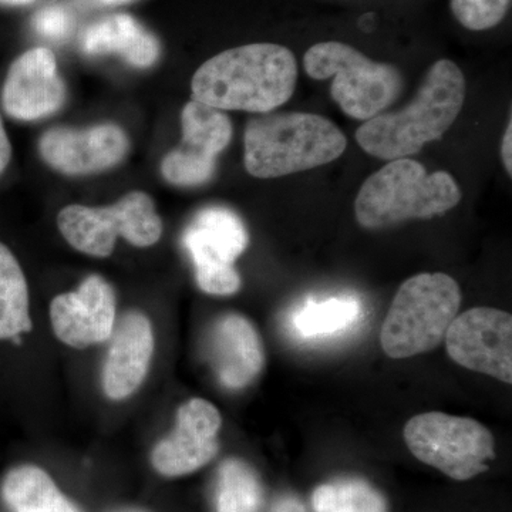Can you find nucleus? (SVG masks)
Instances as JSON below:
<instances>
[{
	"mask_svg": "<svg viewBox=\"0 0 512 512\" xmlns=\"http://www.w3.org/2000/svg\"><path fill=\"white\" fill-rule=\"evenodd\" d=\"M298 62L288 47L252 43L225 50L192 77V100L218 110L271 113L291 99Z\"/></svg>",
	"mask_w": 512,
	"mask_h": 512,
	"instance_id": "f257e3e1",
	"label": "nucleus"
},
{
	"mask_svg": "<svg viewBox=\"0 0 512 512\" xmlns=\"http://www.w3.org/2000/svg\"><path fill=\"white\" fill-rule=\"evenodd\" d=\"M466 99V79L451 60H439L424 76L412 103L394 113H380L356 130L363 151L380 160L419 153L453 126Z\"/></svg>",
	"mask_w": 512,
	"mask_h": 512,
	"instance_id": "f03ea898",
	"label": "nucleus"
},
{
	"mask_svg": "<svg viewBox=\"0 0 512 512\" xmlns=\"http://www.w3.org/2000/svg\"><path fill=\"white\" fill-rule=\"evenodd\" d=\"M245 170L256 178H279L338 160L345 134L313 113H266L248 121L244 136Z\"/></svg>",
	"mask_w": 512,
	"mask_h": 512,
	"instance_id": "7ed1b4c3",
	"label": "nucleus"
},
{
	"mask_svg": "<svg viewBox=\"0 0 512 512\" xmlns=\"http://www.w3.org/2000/svg\"><path fill=\"white\" fill-rule=\"evenodd\" d=\"M460 187L446 171L427 173L410 158L384 165L360 187L356 221L366 229H382L412 220H430L453 210L461 201Z\"/></svg>",
	"mask_w": 512,
	"mask_h": 512,
	"instance_id": "20e7f679",
	"label": "nucleus"
},
{
	"mask_svg": "<svg viewBox=\"0 0 512 512\" xmlns=\"http://www.w3.org/2000/svg\"><path fill=\"white\" fill-rule=\"evenodd\" d=\"M461 306L457 282L443 272L412 276L400 285L380 332L383 352L407 359L431 352L446 338Z\"/></svg>",
	"mask_w": 512,
	"mask_h": 512,
	"instance_id": "39448f33",
	"label": "nucleus"
},
{
	"mask_svg": "<svg viewBox=\"0 0 512 512\" xmlns=\"http://www.w3.org/2000/svg\"><path fill=\"white\" fill-rule=\"evenodd\" d=\"M303 67L313 80L332 77V99L355 120L379 116L402 94L403 76L396 66L373 62L346 43L313 45L303 57Z\"/></svg>",
	"mask_w": 512,
	"mask_h": 512,
	"instance_id": "423d86ee",
	"label": "nucleus"
},
{
	"mask_svg": "<svg viewBox=\"0 0 512 512\" xmlns=\"http://www.w3.org/2000/svg\"><path fill=\"white\" fill-rule=\"evenodd\" d=\"M403 437L417 460L457 481L485 473L495 457L493 433L470 417L417 414L407 421Z\"/></svg>",
	"mask_w": 512,
	"mask_h": 512,
	"instance_id": "0eeeda50",
	"label": "nucleus"
},
{
	"mask_svg": "<svg viewBox=\"0 0 512 512\" xmlns=\"http://www.w3.org/2000/svg\"><path fill=\"white\" fill-rule=\"evenodd\" d=\"M59 231L74 249L97 258L113 254L116 239L123 237L134 247L156 244L163 222L146 192L134 191L111 207L69 205L57 217Z\"/></svg>",
	"mask_w": 512,
	"mask_h": 512,
	"instance_id": "6e6552de",
	"label": "nucleus"
},
{
	"mask_svg": "<svg viewBox=\"0 0 512 512\" xmlns=\"http://www.w3.org/2000/svg\"><path fill=\"white\" fill-rule=\"evenodd\" d=\"M183 241L194 262L201 291L229 296L241 289L235 261L247 249L249 237L244 222L234 211L204 208L185 229Z\"/></svg>",
	"mask_w": 512,
	"mask_h": 512,
	"instance_id": "1a4fd4ad",
	"label": "nucleus"
},
{
	"mask_svg": "<svg viewBox=\"0 0 512 512\" xmlns=\"http://www.w3.org/2000/svg\"><path fill=\"white\" fill-rule=\"evenodd\" d=\"M448 356L473 372L512 383V316L495 308H473L451 322Z\"/></svg>",
	"mask_w": 512,
	"mask_h": 512,
	"instance_id": "9d476101",
	"label": "nucleus"
},
{
	"mask_svg": "<svg viewBox=\"0 0 512 512\" xmlns=\"http://www.w3.org/2000/svg\"><path fill=\"white\" fill-rule=\"evenodd\" d=\"M221 426L214 404L200 397L188 400L178 409L173 434L154 448L151 463L165 477L195 473L217 456Z\"/></svg>",
	"mask_w": 512,
	"mask_h": 512,
	"instance_id": "9b49d317",
	"label": "nucleus"
},
{
	"mask_svg": "<svg viewBox=\"0 0 512 512\" xmlns=\"http://www.w3.org/2000/svg\"><path fill=\"white\" fill-rule=\"evenodd\" d=\"M50 322L57 339L70 348L109 342L117 322L113 288L101 276H89L76 292L53 299Z\"/></svg>",
	"mask_w": 512,
	"mask_h": 512,
	"instance_id": "f8f14e48",
	"label": "nucleus"
},
{
	"mask_svg": "<svg viewBox=\"0 0 512 512\" xmlns=\"http://www.w3.org/2000/svg\"><path fill=\"white\" fill-rule=\"evenodd\" d=\"M66 86L57 73L56 57L46 47H36L10 66L2 90L3 109L16 120L32 121L62 109Z\"/></svg>",
	"mask_w": 512,
	"mask_h": 512,
	"instance_id": "ddd939ff",
	"label": "nucleus"
},
{
	"mask_svg": "<svg viewBox=\"0 0 512 512\" xmlns=\"http://www.w3.org/2000/svg\"><path fill=\"white\" fill-rule=\"evenodd\" d=\"M40 154L50 167L66 175H87L109 170L126 157V133L114 124L86 130L52 128L40 138Z\"/></svg>",
	"mask_w": 512,
	"mask_h": 512,
	"instance_id": "4468645a",
	"label": "nucleus"
},
{
	"mask_svg": "<svg viewBox=\"0 0 512 512\" xmlns=\"http://www.w3.org/2000/svg\"><path fill=\"white\" fill-rule=\"evenodd\" d=\"M154 353L153 325L140 312L126 313L116 322L101 372L103 392L110 400H124L137 392L150 369Z\"/></svg>",
	"mask_w": 512,
	"mask_h": 512,
	"instance_id": "2eb2a0df",
	"label": "nucleus"
},
{
	"mask_svg": "<svg viewBox=\"0 0 512 512\" xmlns=\"http://www.w3.org/2000/svg\"><path fill=\"white\" fill-rule=\"evenodd\" d=\"M210 356L222 386L231 390L248 387L265 366L264 343L258 330L238 313L221 316L212 325Z\"/></svg>",
	"mask_w": 512,
	"mask_h": 512,
	"instance_id": "dca6fc26",
	"label": "nucleus"
},
{
	"mask_svg": "<svg viewBox=\"0 0 512 512\" xmlns=\"http://www.w3.org/2000/svg\"><path fill=\"white\" fill-rule=\"evenodd\" d=\"M82 47L87 55H117L141 69L153 66L160 56L156 37L128 15L109 16L94 23L84 33Z\"/></svg>",
	"mask_w": 512,
	"mask_h": 512,
	"instance_id": "f3484780",
	"label": "nucleus"
},
{
	"mask_svg": "<svg viewBox=\"0 0 512 512\" xmlns=\"http://www.w3.org/2000/svg\"><path fill=\"white\" fill-rule=\"evenodd\" d=\"M2 495L13 512H79L52 477L36 466L10 470L3 480Z\"/></svg>",
	"mask_w": 512,
	"mask_h": 512,
	"instance_id": "a211bd4d",
	"label": "nucleus"
},
{
	"mask_svg": "<svg viewBox=\"0 0 512 512\" xmlns=\"http://www.w3.org/2000/svg\"><path fill=\"white\" fill-rule=\"evenodd\" d=\"M184 153L217 161L232 140V123L227 114L200 101L191 100L181 114Z\"/></svg>",
	"mask_w": 512,
	"mask_h": 512,
	"instance_id": "6ab92c4d",
	"label": "nucleus"
},
{
	"mask_svg": "<svg viewBox=\"0 0 512 512\" xmlns=\"http://www.w3.org/2000/svg\"><path fill=\"white\" fill-rule=\"evenodd\" d=\"M32 328L28 281L16 256L0 242V340H19Z\"/></svg>",
	"mask_w": 512,
	"mask_h": 512,
	"instance_id": "aec40b11",
	"label": "nucleus"
},
{
	"mask_svg": "<svg viewBox=\"0 0 512 512\" xmlns=\"http://www.w3.org/2000/svg\"><path fill=\"white\" fill-rule=\"evenodd\" d=\"M362 315V306L352 296L303 303L292 316V325L303 338H326L348 330Z\"/></svg>",
	"mask_w": 512,
	"mask_h": 512,
	"instance_id": "412c9836",
	"label": "nucleus"
},
{
	"mask_svg": "<svg viewBox=\"0 0 512 512\" xmlns=\"http://www.w3.org/2000/svg\"><path fill=\"white\" fill-rule=\"evenodd\" d=\"M264 501L261 481L247 463L228 458L218 471L217 512H259Z\"/></svg>",
	"mask_w": 512,
	"mask_h": 512,
	"instance_id": "4be33fe9",
	"label": "nucleus"
},
{
	"mask_svg": "<svg viewBox=\"0 0 512 512\" xmlns=\"http://www.w3.org/2000/svg\"><path fill=\"white\" fill-rule=\"evenodd\" d=\"M312 504L316 512H387L383 495L356 478L319 485L313 491Z\"/></svg>",
	"mask_w": 512,
	"mask_h": 512,
	"instance_id": "5701e85b",
	"label": "nucleus"
},
{
	"mask_svg": "<svg viewBox=\"0 0 512 512\" xmlns=\"http://www.w3.org/2000/svg\"><path fill=\"white\" fill-rule=\"evenodd\" d=\"M217 168V161L202 160V158L184 153L180 148L165 156L161 171L165 180L180 187H198L208 183Z\"/></svg>",
	"mask_w": 512,
	"mask_h": 512,
	"instance_id": "b1692460",
	"label": "nucleus"
},
{
	"mask_svg": "<svg viewBox=\"0 0 512 512\" xmlns=\"http://www.w3.org/2000/svg\"><path fill=\"white\" fill-rule=\"evenodd\" d=\"M511 0H451L458 22L470 30L494 28L507 15Z\"/></svg>",
	"mask_w": 512,
	"mask_h": 512,
	"instance_id": "393cba45",
	"label": "nucleus"
},
{
	"mask_svg": "<svg viewBox=\"0 0 512 512\" xmlns=\"http://www.w3.org/2000/svg\"><path fill=\"white\" fill-rule=\"evenodd\" d=\"M33 25L40 35L60 39L69 33L72 28V20L66 10L53 6V8H46L37 13Z\"/></svg>",
	"mask_w": 512,
	"mask_h": 512,
	"instance_id": "a878e982",
	"label": "nucleus"
},
{
	"mask_svg": "<svg viewBox=\"0 0 512 512\" xmlns=\"http://www.w3.org/2000/svg\"><path fill=\"white\" fill-rule=\"evenodd\" d=\"M12 160V144L3 126L2 117H0V175L5 173L6 168Z\"/></svg>",
	"mask_w": 512,
	"mask_h": 512,
	"instance_id": "bb28decb",
	"label": "nucleus"
},
{
	"mask_svg": "<svg viewBox=\"0 0 512 512\" xmlns=\"http://www.w3.org/2000/svg\"><path fill=\"white\" fill-rule=\"evenodd\" d=\"M512 121H508L507 130H505L503 137V144H501V158H503V164L505 171H507L508 175L512 174V156H511V147H512Z\"/></svg>",
	"mask_w": 512,
	"mask_h": 512,
	"instance_id": "cd10ccee",
	"label": "nucleus"
},
{
	"mask_svg": "<svg viewBox=\"0 0 512 512\" xmlns=\"http://www.w3.org/2000/svg\"><path fill=\"white\" fill-rule=\"evenodd\" d=\"M271 512H306L305 507L296 498L282 497L276 501Z\"/></svg>",
	"mask_w": 512,
	"mask_h": 512,
	"instance_id": "c85d7f7f",
	"label": "nucleus"
},
{
	"mask_svg": "<svg viewBox=\"0 0 512 512\" xmlns=\"http://www.w3.org/2000/svg\"><path fill=\"white\" fill-rule=\"evenodd\" d=\"M32 2L33 0H0V3H5V5L12 6L28 5V3Z\"/></svg>",
	"mask_w": 512,
	"mask_h": 512,
	"instance_id": "c756f323",
	"label": "nucleus"
},
{
	"mask_svg": "<svg viewBox=\"0 0 512 512\" xmlns=\"http://www.w3.org/2000/svg\"><path fill=\"white\" fill-rule=\"evenodd\" d=\"M103 2H106V3H121V2H127V0H103Z\"/></svg>",
	"mask_w": 512,
	"mask_h": 512,
	"instance_id": "7c9ffc66",
	"label": "nucleus"
},
{
	"mask_svg": "<svg viewBox=\"0 0 512 512\" xmlns=\"http://www.w3.org/2000/svg\"><path fill=\"white\" fill-rule=\"evenodd\" d=\"M126 512H141V511H126Z\"/></svg>",
	"mask_w": 512,
	"mask_h": 512,
	"instance_id": "2f4dec72",
	"label": "nucleus"
}]
</instances>
